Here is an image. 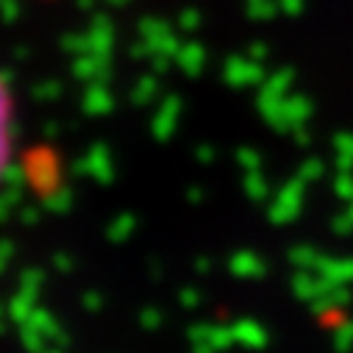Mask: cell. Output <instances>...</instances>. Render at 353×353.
I'll use <instances>...</instances> for the list:
<instances>
[{
    "label": "cell",
    "instance_id": "1",
    "mask_svg": "<svg viewBox=\"0 0 353 353\" xmlns=\"http://www.w3.org/2000/svg\"><path fill=\"white\" fill-rule=\"evenodd\" d=\"M14 145H17V101L9 78L0 72V187L14 161Z\"/></svg>",
    "mask_w": 353,
    "mask_h": 353
}]
</instances>
